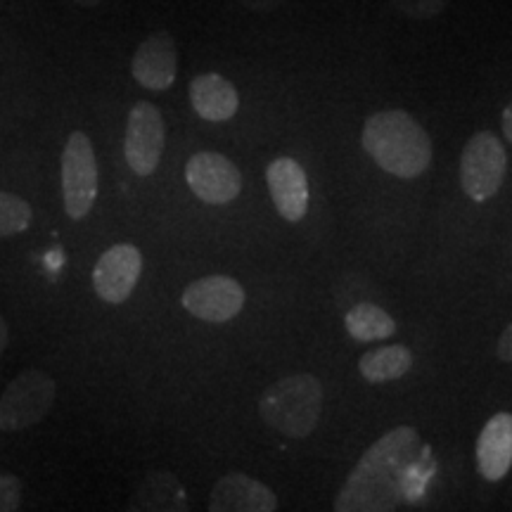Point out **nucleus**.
<instances>
[{"label":"nucleus","mask_w":512,"mask_h":512,"mask_svg":"<svg viewBox=\"0 0 512 512\" xmlns=\"http://www.w3.org/2000/svg\"><path fill=\"white\" fill-rule=\"evenodd\" d=\"M425 444L413 427L387 432L363 453L335 496L337 512H392L408 498L413 472L425 456Z\"/></svg>","instance_id":"nucleus-1"},{"label":"nucleus","mask_w":512,"mask_h":512,"mask_svg":"<svg viewBox=\"0 0 512 512\" xmlns=\"http://www.w3.org/2000/svg\"><path fill=\"white\" fill-rule=\"evenodd\" d=\"M363 147L380 169L403 181L425 174L434 147L427 131L403 110L375 112L363 124Z\"/></svg>","instance_id":"nucleus-2"},{"label":"nucleus","mask_w":512,"mask_h":512,"mask_svg":"<svg viewBox=\"0 0 512 512\" xmlns=\"http://www.w3.org/2000/svg\"><path fill=\"white\" fill-rule=\"evenodd\" d=\"M323 413V387L309 373H297L273 382L261 394L259 415L268 427L290 439H306Z\"/></svg>","instance_id":"nucleus-3"},{"label":"nucleus","mask_w":512,"mask_h":512,"mask_svg":"<svg viewBox=\"0 0 512 512\" xmlns=\"http://www.w3.org/2000/svg\"><path fill=\"white\" fill-rule=\"evenodd\" d=\"M57 399V384L43 370H22L0 396V430L19 432L41 422Z\"/></svg>","instance_id":"nucleus-4"},{"label":"nucleus","mask_w":512,"mask_h":512,"mask_svg":"<svg viewBox=\"0 0 512 512\" xmlns=\"http://www.w3.org/2000/svg\"><path fill=\"white\" fill-rule=\"evenodd\" d=\"M508 174V155L496 133L479 131L460 155V185L472 202H486L501 190Z\"/></svg>","instance_id":"nucleus-5"},{"label":"nucleus","mask_w":512,"mask_h":512,"mask_svg":"<svg viewBox=\"0 0 512 512\" xmlns=\"http://www.w3.org/2000/svg\"><path fill=\"white\" fill-rule=\"evenodd\" d=\"M62 195L69 219L81 221L91 214L98 197V162L91 138L74 131L62 152Z\"/></svg>","instance_id":"nucleus-6"},{"label":"nucleus","mask_w":512,"mask_h":512,"mask_svg":"<svg viewBox=\"0 0 512 512\" xmlns=\"http://www.w3.org/2000/svg\"><path fill=\"white\" fill-rule=\"evenodd\" d=\"M166 145V126L162 112L152 102L131 107L126 121L124 155L133 174L152 176L162 162Z\"/></svg>","instance_id":"nucleus-7"},{"label":"nucleus","mask_w":512,"mask_h":512,"mask_svg":"<svg viewBox=\"0 0 512 512\" xmlns=\"http://www.w3.org/2000/svg\"><path fill=\"white\" fill-rule=\"evenodd\" d=\"M247 294L238 280L228 275H204L185 287L181 302L190 316L207 323H228L245 309Z\"/></svg>","instance_id":"nucleus-8"},{"label":"nucleus","mask_w":512,"mask_h":512,"mask_svg":"<svg viewBox=\"0 0 512 512\" xmlns=\"http://www.w3.org/2000/svg\"><path fill=\"white\" fill-rule=\"evenodd\" d=\"M185 181L207 204H228L242 192L240 169L219 152H197L185 164Z\"/></svg>","instance_id":"nucleus-9"},{"label":"nucleus","mask_w":512,"mask_h":512,"mask_svg":"<svg viewBox=\"0 0 512 512\" xmlns=\"http://www.w3.org/2000/svg\"><path fill=\"white\" fill-rule=\"evenodd\" d=\"M140 271H143V254L138 247L128 242L110 247L93 268L95 294L107 304H124L136 290Z\"/></svg>","instance_id":"nucleus-10"},{"label":"nucleus","mask_w":512,"mask_h":512,"mask_svg":"<svg viewBox=\"0 0 512 512\" xmlns=\"http://www.w3.org/2000/svg\"><path fill=\"white\" fill-rule=\"evenodd\" d=\"M131 74L147 91H166L178 74V48L169 31H155L140 43L131 62Z\"/></svg>","instance_id":"nucleus-11"},{"label":"nucleus","mask_w":512,"mask_h":512,"mask_svg":"<svg viewBox=\"0 0 512 512\" xmlns=\"http://www.w3.org/2000/svg\"><path fill=\"white\" fill-rule=\"evenodd\" d=\"M266 183L273 204L285 221L299 223L309 211V178L304 166L290 157H278L268 164Z\"/></svg>","instance_id":"nucleus-12"},{"label":"nucleus","mask_w":512,"mask_h":512,"mask_svg":"<svg viewBox=\"0 0 512 512\" xmlns=\"http://www.w3.org/2000/svg\"><path fill=\"white\" fill-rule=\"evenodd\" d=\"M211 512H273L278 498L259 479L233 472L214 484L209 496Z\"/></svg>","instance_id":"nucleus-13"},{"label":"nucleus","mask_w":512,"mask_h":512,"mask_svg":"<svg viewBox=\"0 0 512 512\" xmlns=\"http://www.w3.org/2000/svg\"><path fill=\"white\" fill-rule=\"evenodd\" d=\"M512 467V413H496L477 439V470L486 482H501Z\"/></svg>","instance_id":"nucleus-14"},{"label":"nucleus","mask_w":512,"mask_h":512,"mask_svg":"<svg viewBox=\"0 0 512 512\" xmlns=\"http://www.w3.org/2000/svg\"><path fill=\"white\" fill-rule=\"evenodd\" d=\"M190 102L204 121L214 124L233 119L240 110V95L233 83L214 72L200 74L190 81Z\"/></svg>","instance_id":"nucleus-15"},{"label":"nucleus","mask_w":512,"mask_h":512,"mask_svg":"<svg viewBox=\"0 0 512 512\" xmlns=\"http://www.w3.org/2000/svg\"><path fill=\"white\" fill-rule=\"evenodd\" d=\"M131 510H159L183 512L188 510V496L181 482L171 472H152L140 482L136 496L131 498Z\"/></svg>","instance_id":"nucleus-16"},{"label":"nucleus","mask_w":512,"mask_h":512,"mask_svg":"<svg viewBox=\"0 0 512 512\" xmlns=\"http://www.w3.org/2000/svg\"><path fill=\"white\" fill-rule=\"evenodd\" d=\"M413 368V354L408 347H382V349H373L366 351L358 361V370L361 375L366 377V382L370 384H384V382H394L399 380Z\"/></svg>","instance_id":"nucleus-17"},{"label":"nucleus","mask_w":512,"mask_h":512,"mask_svg":"<svg viewBox=\"0 0 512 512\" xmlns=\"http://www.w3.org/2000/svg\"><path fill=\"white\" fill-rule=\"evenodd\" d=\"M344 328L356 342H377L396 332L394 318L373 302H358L344 313Z\"/></svg>","instance_id":"nucleus-18"},{"label":"nucleus","mask_w":512,"mask_h":512,"mask_svg":"<svg viewBox=\"0 0 512 512\" xmlns=\"http://www.w3.org/2000/svg\"><path fill=\"white\" fill-rule=\"evenodd\" d=\"M31 219H34V211L27 200L0 190V238L24 233L31 226Z\"/></svg>","instance_id":"nucleus-19"},{"label":"nucleus","mask_w":512,"mask_h":512,"mask_svg":"<svg viewBox=\"0 0 512 512\" xmlns=\"http://www.w3.org/2000/svg\"><path fill=\"white\" fill-rule=\"evenodd\" d=\"M394 5L406 17L432 19L446 10L448 0H394Z\"/></svg>","instance_id":"nucleus-20"},{"label":"nucleus","mask_w":512,"mask_h":512,"mask_svg":"<svg viewBox=\"0 0 512 512\" xmlns=\"http://www.w3.org/2000/svg\"><path fill=\"white\" fill-rule=\"evenodd\" d=\"M22 505V482L15 475H0V512H15Z\"/></svg>","instance_id":"nucleus-21"},{"label":"nucleus","mask_w":512,"mask_h":512,"mask_svg":"<svg viewBox=\"0 0 512 512\" xmlns=\"http://www.w3.org/2000/svg\"><path fill=\"white\" fill-rule=\"evenodd\" d=\"M496 354H498V358H501L503 363H512V323L503 330V335L498 337Z\"/></svg>","instance_id":"nucleus-22"},{"label":"nucleus","mask_w":512,"mask_h":512,"mask_svg":"<svg viewBox=\"0 0 512 512\" xmlns=\"http://www.w3.org/2000/svg\"><path fill=\"white\" fill-rule=\"evenodd\" d=\"M240 3L252 12H271V10L278 8L283 0H240Z\"/></svg>","instance_id":"nucleus-23"},{"label":"nucleus","mask_w":512,"mask_h":512,"mask_svg":"<svg viewBox=\"0 0 512 512\" xmlns=\"http://www.w3.org/2000/svg\"><path fill=\"white\" fill-rule=\"evenodd\" d=\"M501 126H503V136L508 138V143H512V100H510V105L503 110Z\"/></svg>","instance_id":"nucleus-24"},{"label":"nucleus","mask_w":512,"mask_h":512,"mask_svg":"<svg viewBox=\"0 0 512 512\" xmlns=\"http://www.w3.org/2000/svg\"><path fill=\"white\" fill-rule=\"evenodd\" d=\"M5 349H8V323L0 318V356H3Z\"/></svg>","instance_id":"nucleus-25"},{"label":"nucleus","mask_w":512,"mask_h":512,"mask_svg":"<svg viewBox=\"0 0 512 512\" xmlns=\"http://www.w3.org/2000/svg\"><path fill=\"white\" fill-rule=\"evenodd\" d=\"M76 5H81V8H95V5H100L102 0H74Z\"/></svg>","instance_id":"nucleus-26"}]
</instances>
